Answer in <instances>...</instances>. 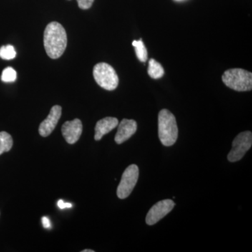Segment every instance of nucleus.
<instances>
[{
    "mask_svg": "<svg viewBox=\"0 0 252 252\" xmlns=\"http://www.w3.org/2000/svg\"><path fill=\"white\" fill-rule=\"evenodd\" d=\"M16 56V51L14 46L11 45L3 46L0 48V58L1 59L12 60Z\"/></svg>",
    "mask_w": 252,
    "mask_h": 252,
    "instance_id": "2eb2a0df",
    "label": "nucleus"
},
{
    "mask_svg": "<svg viewBox=\"0 0 252 252\" xmlns=\"http://www.w3.org/2000/svg\"><path fill=\"white\" fill-rule=\"evenodd\" d=\"M94 77L96 83L105 90H115L119 85V77L115 69L107 63L96 64L94 68Z\"/></svg>",
    "mask_w": 252,
    "mask_h": 252,
    "instance_id": "20e7f679",
    "label": "nucleus"
},
{
    "mask_svg": "<svg viewBox=\"0 0 252 252\" xmlns=\"http://www.w3.org/2000/svg\"><path fill=\"white\" fill-rule=\"evenodd\" d=\"M119 125L117 118L106 117L101 119L96 124L94 127V140H100L106 134L109 133Z\"/></svg>",
    "mask_w": 252,
    "mask_h": 252,
    "instance_id": "9b49d317",
    "label": "nucleus"
},
{
    "mask_svg": "<svg viewBox=\"0 0 252 252\" xmlns=\"http://www.w3.org/2000/svg\"><path fill=\"white\" fill-rule=\"evenodd\" d=\"M79 7L81 9H90L94 0H77Z\"/></svg>",
    "mask_w": 252,
    "mask_h": 252,
    "instance_id": "f3484780",
    "label": "nucleus"
},
{
    "mask_svg": "<svg viewBox=\"0 0 252 252\" xmlns=\"http://www.w3.org/2000/svg\"><path fill=\"white\" fill-rule=\"evenodd\" d=\"M41 220H42V224L44 225V228H50L51 226V221H50L49 219L47 217H42L41 219Z\"/></svg>",
    "mask_w": 252,
    "mask_h": 252,
    "instance_id": "6ab92c4d",
    "label": "nucleus"
},
{
    "mask_svg": "<svg viewBox=\"0 0 252 252\" xmlns=\"http://www.w3.org/2000/svg\"><path fill=\"white\" fill-rule=\"evenodd\" d=\"M67 44V33L62 25L50 23L44 34V48L48 56L52 59H59L65 51Z\"/></svg>",
    "mask_w": 252,
    "mask_h": 252,
    "instance_id": "f257e3e1",
    "label": "nucleus"
},
{
    "mask_svg": "<svg viewBox=\"0 0 252 252\" xmlns=\"http://www.w3.org/2000/svg\"><path fill=\"white\" fill-rule=\"evenodd\" d=\"M17 78V73L14 68L8 67L5 68L1 74V81L6 83L14 82Z\"/></svg>",
    "mask_w": 252,
    "mask_h": 252,
    "instance_id": "dca6fc26",
    "label": "nucleus"
},
{
    "mask_svg": "<svg viewBox=\"0 0 252 252\" xmlns=\"http://www.w3.org/2000/svg\"><path fill=\"white\" fill-rule=\"evenodd\" d=\"M158 137L165 147L173 145L178 137L175 117L167 109H162L158 114Z\"/></svg>",
    "mask_w": 252,
    "mask_h": 252,
    "instance_id": "f03ea898",
    "label": "nucleus"
},
{
    "mask_svg": "<svg viewBox=\"0 0 252 252\" xmlns=\"http://www.w3.org/2000/svg\"><path fill=\"white\" fill-rule=\"evenodd\" d=\"M118 126L119 127L114 138L118 144L124 143L130 139L135 133L137 129V122L132 119H123Z\"/></svg>",
    "mask_w": 252,
    "mask_h": 252,
    "instance_id": "9d476101",
    "label": "nucleus"
},
{
    "mask_svg": "<svg viewBox=\"0 0 252 252\" xmlns=\"http://www.w3.org/2000/svg\"><path fill=\"white\" fill-rule=\"evenodd\" d=\"M82 252H94V251L92 250H83Z\"/></svg>",
    "mask_w": 252,
    "mask_h": 252,
    "instance_id": "aec40b11",
    "label": "nucleus"
},
{
    "mask_svg": "<svg viewBox=\"0 0 252 252\" xmlns=\"http://www.w3.org/2000/svg\"><path fill=\"white\" fill-rule=\"evenodd\" d=\"M252 145V134L250 131H245L239 134L232 143V149L228 155L230 162L241 160Z\"/></svg>",
    "mask_w": 252,
    "mask_h": 252,
    "instance_id": "423d86ee",
    "label": "nucleus"
},
{
    "mask_svg": "<svg viewBox=\"0 0 252 252\" xmlns=\"http://www.w3.org/2000/svg\"><path fill=\"white\" fill-rule=\"evenodd\" d=\"M175 205L173 200L169 199L158 202L150 209L147 214L146 217L147 224L152 225L157 223L158 221L166 216L167 214L170 213Z\"/></svg>",
    "mask_w": 252,
    "mask_h": 252,
    "instance_id": "0eeeda50",
    "label": "nucleus"
},
{
    "mask_svg": "<svg viewBox=\"0 0 252 252\" xmlns=\"http://www.w3.org/2000/svg\"><path fill=\"white\" fill-rule=\"evenodd\" d=\"M62 114V107L59 105H55L51 108L48 117L44 122H41L39 127V135L46 137L51 135L55 127L59 123Z\"/></svg>",
    "mask_w": 252,
    "mask_h": 252,
    "instance_id": "6e6552de",
    "label": "nucleus"
},
{
    "mask_svg": "<svg viewBox=\"0 0 252 252\" xmlns=\"http://www.w3.org/2000/svg\"><path fill=\"white\" fill-rule=\"evenodd\" d=\"M58 206H59V208L61 209V210H63V209L65 208H71L72 205L71 203H65V202L63 201V200H59V202H58Z\"/></svg>",
    "mask_w": 252,
    "mask_h": 252,
    "instance_id": "a211bd4d",
    "label": "nucleus"
},
{
    "mask_svg": "<svg viewBox=\"0 0 252 252\" xmlns=\"http://www.w3.org/2000/svg\"><path fill=\"white\" fill-rule=\"evenodd\" d=\"M82 130V123L78 119L66 122L62 126L63 137L66 142L70 144L76 143L79 140Z\"/></svg>",
    "mask_w": 252,
    "mask_h": 252,
    "instance_id": "1a4fd4ad",
    "label": "nucleus"
},
{
    "mask_svg": "<svg viewBox=\"0 0 252 252\" xmlns=\"http://www.w3.org/2000/svg\"><path fill=\"white\" fill-rule=\"evenodd\" d=\"M222 81L227 87L239 92L252 89V72L240 68L225 71L222 75Z\"/></svg>",
    "mask_w": 252,
    "mask_h": 252,
    "instance_id": "7ed1b4c3",
    "label": "nucleus"
},
{
    "mask_svg": "<svg viewBox=\"0 0 252 252\" xmlns=\"http://www.w3.org/2000/svg\"><path fill=\"white\" fill-rule=\"evenodd\" d=\"M164 69L156 60L151 59L149 62L148 74L152 79H158L164 75Z\"/></svg>",
    "mask_w": 252,
    "mask_h": 252,
    "instance_id": "f8f14e48",
    "label": "nucleus"
},
{
    "mask_svg": "<svg viewBox=\"0 0 252 252\" xmlns=\"http://www.w3.org/2000/svg\"><path fill=\"white\" fill-rule=\"evenodd\" d=\"M13 147V139L8 132H0V155L8 152Z\"/></svg>",
    "mask_w": 252,
    "mask_h": 252,
    "instance_id": "ddd939ff",
    "label": "nucleus"
},
{
    "mask_svg": "<svg viewBox=\"0 0 252 252\" xmlns=\"http://www.w3.org/2000/svg\"><path fill=\"white\" fill-rule=\"evenodd\" d=\"M132 46L135 47L136 56L139 61L142 63H145L148 59V53L142 39L132 41Z\"/></svg>",
    "mask_w": 252,
    "mask_h": 252,
    "instance_id": "4468645a",
    "label": "nucleus"
},
{
    "mask_svg": "<svg viewBox=\"0 0 252 252\" xmlns=\"http://www.w3.org/2000/svg\"><path fill=\"white\" fill-rule=\"evenodd\" d=\"M139 178V168L137 165H130L123 173L122 180L117 189V196L125 199L132 193Z\"/></svg>",
    "mask_w": 252,
    "mask_h": 252,
    "instance_id": "39448f33",
    "label": "nucleus"
}]
</instances>
